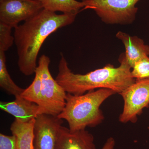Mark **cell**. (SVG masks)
Here are the masks:
<instances>
[{"mask_svg":"<svg viewBox=\"0 0 149 149\" xmlns=\"http://www.w3.org/2000/svg\"><path fill=\"white\" fill-rule=\"evenodd\" d=\"M0 87L15 97L21 95L24 89L16 85L11 78L7 69L5 52L0 51Z\"/></svg>","mask_w":149,"mask_h":149,"instance_id":"14","label":"cell"},{"mask_svg":"<svg viewBox=\"0 0 149 149\" xmlns=\"http://www.w3.org/2000/svg\"><path fill=\"white\" fill-rule=\"evenodd\" d=\"M148 129H149V126L148 127Z\"/></svg>","mask_w":149,"mask_h":149,"instance_id":"20","label":"cell"},{"mask_svg":"<svg viewBox=\"0 0 149 149\" xmlns=\"http://www.w3.org/2000/svg\"><path fill=\"white\" fill-rule=\"evenodd\" d=\"M116 37L124 45L125 59L131 68L141 59L149 56V46L145 45L143 40L137 36H131L119 31Z\"/></svg>","mask_w":149,"mask_h":149,"instance_id":"11","label":"cell"},{"mask_svg":"<svg viewBox=\"0 0 149 149\" xmlns=\"http://www.w3.org/2000/svg\"><path fill=\"white\" fill-rule=\"evenodd\" d=\"M55 149H96L93 134L85 129L71 132L62 126Z\"/></svg>","mask_w":149,"mask_h":149,"instance_id":"9","label":"cell"},{"mask_svg":"<svg viewBox=\"0 0 149 149\" xmlns=\"http://www.w3.org/2000/svg\"><path fill=\"white\" fill-rule=\"evenodd\" d=\"M119 95L124 104L118 120L121 123H136L144 109L149 107V79L136 80Z\"/></svg>","mask_w":149,"mask_h":149,"instance_id":"6","label":"cell"},{"mask_svg":"<svg viewBox=\"0 0 149 149\" xmlns=\"http://www.w3.org/2000/svg\"><path fill=\"white\" fill-rule=\"evenodd\" d=\"M120 66L115 67L107 64L85 74H75L61 53L58 73L56 78L58 83L67 93L81 95L87 92L102 88L109 89L120 94L136 81L132 77L131 68L125 59L124 53L118 58Z\"/></svg>","mask_w":149,"mask_h":149,"instance_id":"2","label":"cell"},{"mask_svg":"<svg viewBox=\"0 0 149 149\" xmlns=\"http://www.w3.org/2000/svg\"><path fill=\"white\" fill-rule=\"evenodd\" d=\"M12 27L0 22V51L8 50L14 42V37L11 35Z\"/></svg>","mask_w":149,"mask_h":149,"instance_id":"16","label":"cell"},{"mask_svg":"<svg viewBox=\"0 0 149 149\" xmlns=\"http://www.w3.org/2000/svg\"><path fill=\"white\" fill-rule=\"evenodd\" d=\"M115 144L114 139L112 137H110L107 140L102 149H114Z\"/></svg>","mask_w":149,"mask_h":149,"instance_id":"18","label":"cell"},{"mask_svg":"<svg viewBox=\"0 0 149 149\" xmlns=\"http://www.w3.org/2000/svg\"><path fill=\"white\" fill-rule=\"evenodd\" d=\"M63 119L58 116L42 114L35 118L34 149H55Z\"/></svg>","mask_w":149,"mask_h":149,"instance_id":"8","label":"cell"},{"mask_svg":"<svg viewBox=\"0 0 149 149\" xmlns=\"http://www.w3.org/2000/svg\"><path fill=\"white\" fill-rule=\"evenodd\" d=\"M5 1V0H0V2L3 1Z\"/></svg>","mask_w":149,"mask_h":149,"instance_id":"19","label":"cell"},{"mask_svg":"<svg viewBox=\"0 0 149 149\" xmlns=\"http://www.w3.org/2000/svg\"><path fill=\"white\" fill-rule=\"evenodd\" d=\"M131 70L132 77L136 80L149 79V57H145L136 62Z\"/></svg>","mask_w":149,"mask_h":149,"instance_id":"15","label":"cell"},{"mask_svg":"<svg viewBox=\"0 0 149 149\" xmlns=\"http://www.w3.org/2000/svg\"><path fill=\"white\" fill-rule=\"evenodd\" d=\"M50 61L45 55L40 57L35 78L21 96L38 105L39 114L57 116L65 107L67 93L51 74Z\"/></svg>","mask_w":149,"mask_h":149,"instance_id":"3","label":"cell"},{"mask_svg":"<svg viewBox=\"0 0 149 149\" xmlns=\"http://www.w3.org/2000/svg\"><path fill=\"white\" fill-rule=\"evenodd\" d=\"M43 8L56 13L77 15L84 8L83 2L76 0H39Z\"/></svg>","mask_w":149,"mask_h":149,"instance_id":"13","label":"cell"},{"mask_svg":"<svg viewBox=\"0 0 149 149\" xmlns=\"http://www.w3.org/2000/svg\"><path fill=\"white\" fill-rule=\"evenodd\" d=\"M43 9L39 0H5L0 2V22L14 28Z\"/></svg>","mask_w":149,"mask_h":149,"instance_id":"7","label":"cell"},{"mask_svg":"<svg viewBox=\"0 0 149 149\" xmlns=\"http://www.w3.org/2000/svg\"><path fill=\"white\" fill-rule=\"evenodd\" d=\"M35 122V118L25 123L15 119L12 123L10 130L16 139L17 149H34Z\"/></svg>","mask_w":149,"mask_h":149,"instance_id":"12","label":"cell"},{"mask_svg":"<svg viewBox=\"0 0 149 149\" xmlns=\"http://www.w3.org/2000/svg\"><path fill=\"white\" fill-rule=\"evenodd\" d=\"M140 0H83V10H93L109 24H131L136 19Z\"/></svg>","mask_w":149,"mask_h":149,"instance_id":"5","label":"cell"},{"mask_svg":"<svg viewBox=\"0 0 149 149\" xmlns=\"http://www.w3.org/2000/svg\"><path fill=\"white\" fill-rule=\"evenodd\" d=\"M0 149H17L16 139L13 135L0 134Z\"/></svg>","mask_w":149,"mask_h":149,"instance_id":"17","label":"cell"},{"mask_svg":"<svg viewBox=\"0 0 149 149\" xmlns=\"http://www.w3.org/2000/svg\"><path fill=\"white\" fill-rule=\"evenodd\" d=\"M77 15L57 14L43 9L35 16L14 28V43L17 51V64L25 76L35 73L37 57L44 42L59 28L72 24Z\"/></svg>","mask_w":149,"mask_h":149,"instance_id":"1","label":"cell"},{"mask_svg":"<svg viewBox=\"0 0 149 149\" xmlns=\"http://www.w3.org/2000/svg\"><path fill=\"white\" fill-rule=\"evenodd\" d=\"M0 109L13 116L15 120L21 122H29L39 115L38 105L21 96L15 97L13 101L1 102Z\"/></svg>","mask_w":149,"mask_h":149,"instance_id":"10","label":"cell"},{"mask_svg":"<svg viewBox=\"0 0 149 149\" xmlns=\"http://www.w3.org/2000/svg\"><path fill=\"white\" fill-rule=\"evenodd\" d=\"M115 94L106 88L89 91L81 95L67 93L65 107L58 117L66 120L71 132L96 127L104 120L101 105Z\"/></svg>","mask_w":149,"mask_h":149,"instance_id":"4","label":"cell"}]
</instances>
